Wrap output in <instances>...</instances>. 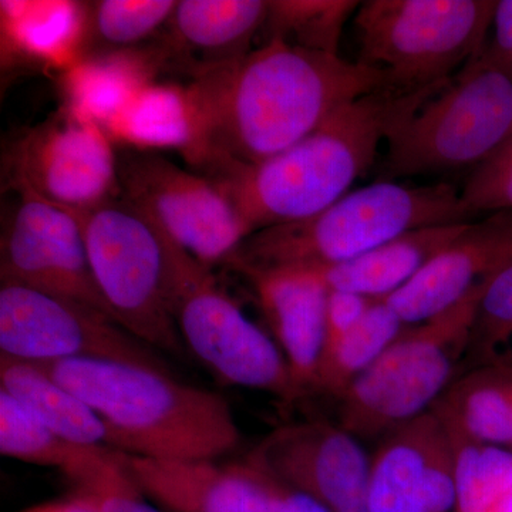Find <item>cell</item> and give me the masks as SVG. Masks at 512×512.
I'll list each match as a JSON object with an SVG mask.
<instances>
[{
    "label": "cell",
    "instance_id": "37",
    "mask_svg": "<svg viewBox=\"0 0 512 512\" xmlns=\"http://www.w3.org/2000/svg\"><path fill=\"white\" fill-rule=\"evenodd\" d=\"M510 450H512V419H511V436H510Z\"/></svg>",
    "mask_w": 512,
    "mask_h": 512
},
{
    "label": "cell",
    "instance_id": "19",
    "mask_svg": "<svg viewBox=\"0 0 512 512\" xmlns=\"http://www.w3.org/2000/svg\"><path fill=\"white\" fill-rule=\"evenodd\" d=\"M467 224L416 229L350 261L309 271L315 272L329 291L352 292L384 301L409 284Z\"/></svg>",
    "mask_w": 512,
    "mask_h": 512
},
{
    "label": "cell",
    "instance_id": "17",
    "mask_svg": "<svg viewBox=\"0 0 512 512\" xmlns=\"http://www.w3.org/2000/svg\"><path fill=\"white\" fill-rule=\"evenodd\" d=\"M128 473L167 512H276L268 477L249 461L150 460L123 453Z\"/></svg>",
    "mask_w": 512,
    "mask_h": 512
},
{
    "label": "cell",
    "instance_id": "3",
    "mask_svg": "<svg viewBox=\"0 0 512 512\" xmlns=\"http://www.w3.org/2000/svg\"><path fill=\"white\" fill-rule=\"evenodd\" d=\"M36 365L99 414L114 450L150 460L217 461L241 443L227 400L173 372L97 359Z\"/></svg>",
    "mask_w": 512,
    "mask_h": 512
},
{
    "label": "cell",
    "instance_id": "16",
    "mask_svg": "<svg viewBox=\"0 0 512 512\" xmlns=\"http://www.w3.org/2000/svg\"><path fill=\"white\" fill-rule=\"evenodd\" d=\"M254 289L266 322L302 397L315 394L325 348L329 289L299 268H232Z\"/></svg>",
    "mask_w": 512,
    "mask_h": 512
},
{
    "label": "cell",
    "instance_id": "22",
    "mask_svg": "<svg viewBox=\"0 0 512 512\" xmlns=\"http://www.w3.org/2000/svg\"><path fill=\"white\" fill-rule=\"evenodd\" d=\"M430 410L451 439L510 447L512 379L500 366L458 376Z\"/></svg>",
    "mask_w": 512,
    "mask_h": 512
},
{
    "label": "cell",
    "instance_id": "5",
    "mask_svg": "<svg viewBox=\"0 0 512 512\" xmlns=\"http://www.w3.org/2000/svg\"><path fill=\"white\" fill-rule=\"evenodd\" d=\"M490 281L446 312L407 326L343 394L339 426L357 440H380L429 412L461 375L478 305Z\"/></svg>",
    "mask_w": 512,
    "mask_h": 512
},
{
    "label": "cell",
    "instance_id": "21",
    "mask_svg": "<svg viewBox=\"0 0 512 512\" xmlns=\"http://www.w3.org/2000/svg\"><path fill=\"white\" fill-rule=\"evenodd\" d=\"M437 424L439 419L429 410L380 439L370 458L367 512H426L424 476Z\"/></svg>",
    "mask_w": 512,
    "mask_h": 512
},
{
    "label": "cell",
    "instance_id": "11",
    "mask_svg": "<svg viewBox=\"0 0 512 512\" xmlns=\"http://www.w3.org/2000/svg\"><path fill=\"white\" fill-rule=\"evenodd\" d=\"M0 355L32 363L113 360L171 372L156 349L104 313L12 282H0Z\"/></svg>",
    "mask_w": 512,
    "mask_h": 512
},
{
    "label": "cell",
    "instance_id": "14",
    "mask_svg": "<svg viewBox=\"0 0 512 512\" xmlns=\"http://www.w3.org/2000/svg\"><path fill=\"white\" fill-rule=\"evenodd\" d=\"M245 460L332 512H367L370 458L355 436L332 421L278 427Z\"/></svg>",
    "mask_w": 512,
    "mask_h": 512
},
{
    "label": "cell",
    "instance_id": "23",
    "mask_svg": "<svg viewBox=\"0 0 512 512\" xmlns=\"http://www.w3.org/2000/svg\"><path fill=\"white\" fill-rule=\"evenodd\" d=\"M110 450L79 446L62 439L10 394L0 390V454L3 457L57 468L74 483L100 464Z\"/></svg>",
    "mask_w": 512,
    "mask_h": 512
},
{
    "label": "cell",
    "instance_id": "29",
    "mask_svg": "<svg viewBox=\"0 0 512 512\" xmlns=\"http://www.w3.org/2000/svg\"><path fill=\"white\" fill-rule=\"evenodd\" d=\"M72 484L74 493L89 498L99 512H165L147 500L148 495L128 473L123 454L114 448L100 464Z\"/></svg>",
    "mask_w": 512,
    "mask_h": 512
},
{
    "label": "cell",
    "instance_id": "7",
    "mask_svg": "<svg viewBox=\"0 0 512 512\" xmlns=\"http://www.w3.org/2000/svg\"><path fill=\"white\" fill-rule=\"evenodd\" d=\"M495 8L493 0H366L353 16L359 62L402 92L450 82L483 52Z\"/></svg>",
    "mask_w": 512,
    "mask_h": 512
},
{
    "label": "cell",
    "instance_id": "15",
    "mask_svg": "<svg viewBox=\"0 0 512 512\" xmlns=\"http://www.w3.org/2000/svg\"><path fill=\"white\" fill-rule=\"evenodd\" d=\"M512 264V212H497L464 231L384 302L406 326L446 312Z\"/></svg>",
    "mask_w": 512,
    "mask_h": 512
},
{
    "label": "cell",
    "instance_id": "13",
    "mask_svg": "<svg viewBox=\"0 0 512 512\" xmlns=\"http://www.w3.org/2000/svg\"><path fill=\"white\" fill-rule=\"evenodd\" d=\"M12 185L73 212L120 197L117 154L89 121L62 116L30 130L10 153Z\"/></svg>",
    "mask_w": 512,
    "mask_h": 512
},
{
    "label": "cell",
    "instance_id": "32",
    "mask_svg": "<svg viewBox=\"0 0 512 512\" xmlns=\"http://www.w3.org/2000/svg\"><path fill=\"white\" fill-rule=\"evenodd\" d=\"M493 29V39L477 57L512 80V0L497 2Z\"/></svg>",
    "mask_w": 512,
    "mask_h": 512
},
{
    "label": "cell",
    "instance_id": "8",
    "mask_svg": "<svg viewBox=\"0 0 512 512\" xmlns=\"http://www.w3.org/2000/svg\"><path fill=\"white\" fill-rule=\"evenodd\" d=\"M512 136V80L478 57L387 140L380 181L471 171Z\"/></svg>",
    "mask_w": 512,
    "mask_h": 512
},
{
    "label": "cell",
    "instance_id": "27",
    "mask_svg": "<svg viewBox=\"0 0 512 512\" xmlns=\"http://www.w3.org/2000/svg\"><path fill=\"white\" fill-rule=\"evenodd\" d=\"M451 441L456 458V512L493 511L512 493V450L473 441Z\"/></svg>",
    "mask_w": 512,
    "mask_h": 512
},
{
    "label": "cell",
    "instance_id": "38",
    "mask_svg": "<svg viewBox=\"0 0 512 512\" xmlns=\"http://www.w3.org/2000/svg\"><path fill=\"white\" fill-rule=\"evenodd\" d=\"M165 512H167V511H165Z\"/></svg>",
    "mask_w": 512,
    "mask_h": 512
},
{
    "label": "cell",
    "instance_id": "1",
    "mask_svg": "<svg viewBox=\"0 0 512 512\" xmlns=\"http://www.w3.org/2000/svg\"><path fill=\"white\" fill-rule=\"evenodd\" d=\"M382 87L389 82L375 67L269 39L194 77L184 96L185 153L195 168L262 163L309 136L340 107Z\"/></svg>",
    "mask_w": 512,
    "mask_h": 512
},
{
    "label": "cell",
    "instance_id": "18",
    "mask_svg": "<svg viewBox=\"0 0 512 512\" xmlns=\"http://www.w3.org/2000/svg\"><path fill=\"white\" fill-rule=\"evenodd\" d=\"M268 12L264 0H178L167 25L171 45L201 76L248 55Z\"/></svg>",
    "mask_w": 512,
    "mask_h": 512
},
{
    "label": "cell",
    "instance_id": "25",
    "mask_svg": "<svg viewBox=\"0 0 512 512\" xmlns=\"http://www.w3.org/2000/svg\"><path fill=\"white\" fill-rule=\"evenodd\" d=\"M175 0H99L87 5L83 50L87 55L120 52L143 43L170 22Z\"/></svg>",
    "mask_w": 512,
    "mask_h": 512
},
{
    "label": "cell",
    "instance_id": "34",
    "mask_svg": "<svg viewBox=\"0 0 512 512\" xmlns=\"http://www.w3.org/2000/svg\"><path fill=\"white\" fill-rule=\"evenodd\" d=\"M20 512H99L89 498L74 493L63 500L49 501Z\"/></svg>",
    "mask_w": 512,
    "mask_h": 512
},
{
    "label": "cell",
    "instance_id": "9",
    "mask_svg": "<svg viewBox=\"0 0 512 512\" xmlns=\"http://www.w3.org/2000/svg\"><path fill=\"white\" fill-rule=\"evenodd\" d=\"M167 241L171 306L185 349L227 386L269 393L285 404L302 400L275 340L247 318L210 266L168 235Z\"/></svg>",
    "mask_w": 512,
    "mask_h": 512
},
{
    "label": "cell",
    "instance_id": "36",
    "mask_svg": "<svg viewBox=\"0 0 512 512\" xmlns=\"http://www.w3.org/2000/svg\"><path fill=\"white\" fill-rule=\"evenodd\" d=\"M501 369L504 370L505 373H507L508 376L511 377L512 379V365H503V366H500Z\"/></svg>",
    "mask_w": 512,
    "mask_h": 512
},
{
    "label": "cell",
    "instance_id": "2",
    "mask_svg": "<svg viewBox=\"0 0 512 512\" xmlns=\"http://www.w3.org/2000/svg\"><path fill=\"white\" fill-rule=\"evenodd\" d=\"M450 82L413 93L382 87L340 107L278 156L254 165L205 164L197 173L227 195L251 235L306 220L348 194L383 141Z\"/></svg>",
    "mask_w": 512,
    "mask_h": 512
},
{
    "label": "cell",
    "instance_id": "31",
    "mask_svg": "<svg viewBox=\"0 0 512 512\" xmlns=\"http://www.w3.org/2000/svg\"><path fill=\"white\" fill-rule=\"evenodd\" d=\"M375 302V299L357 293L329 291L323 353L328 352L349 335L359 325L360 320L365 318L367 311Z\"/></svg>",
    "mask_w": 512,
    "mask_h": 512
},
{
    "label": "cell",
    "instance_id": "26",
    "mask_svg": "<svg viewBox=\"0 0 512 512\" xmlns=\"http://www.w3.org/2000/svg\"><path fill=\"white\" fill-rule=\"evenodd\" d=\"M359 6L356 0L269 2L265 28L269 29V39H281L313 52L339 55L343 29Z\"/></svg>",
    "mask_w": 512,
    "mask_h": 512
},
{
    "label": "cell",
    "instance_id": "28",
    "mask_svg": "<svg viewBox=\"0 0 512 512\" xmlns=\"http://www.w3.org/2000/svg\"><path fill=\"white\" fill-rule=\"evenodd\" d=\"M511 360L512 264L494 276L485 289L461 375L477 367L508 365Z\"/></svg>",
    "mask_w": 512,
    "mask_h": 512
},
{
    "label": "cell",
    "instance_id": "24",
    "mask_svg": "<svg viewBox=\"0 0 512 512\" xmlns=\"http://www.w3.org/2000/svg\"><path fill=\"white\" fill-rule=\"evenodd\" d=\"M407 326L384 301H376L349 335L320 360L315 394L339 402L357 377L399 339Z\"/></svg>",
    "mask_w": 512,
    "mask_h": 512
},
{
    "label": "cell",
    "instance_id": "6",
    "mask_svg": "<svg viewBox=\"0 0 512 512\" xmlns=\"http://www.w3.org/2000/svg\"><path fill=\"white\" fill-rule=\"evenodd\" d=\"M73 214L114 320L153 349L187 355L171 306L170 251L163 229L121 195Z\"/></svg>",
    "mask_w": 512,
    "mask_h": 512
},
{
    "label": "cell",
    "instance_id": "12",
    "mask_svg": "<svg viewBox=\"0 0 512 512\" xmlns=\"http://www.w3.org/2000/svg\"><path fill=\"white\" fill-rule=\"evenodd\" d=\"M10 188L15 197L3 208L0 282L70 299L114 320L94 281L82 228L73 212L29 188Z\"/></svg>",
    "mask_w": 512,
    "mask_h": 512
},
{
    "label": "cell",
    "instance_id": "10",
    "mask_svg": "<svg viewBox=\"0 0 512 512\" xmlns=\"http://www.w3.org/2000/svg\"><path fill=\"white\" fill-rule=\"evenodd\" d=\"M117 171L121 197L201 264H227L251 235L214 181L157 151L121 150Z\"/></svg>",
    "mask_w": 512,
    "mask_h": 512
},
{
    "label": "cell",
    "instance_id": "30",
    "mask_svg": "<svg viewBox=\"0 0 512 512\" xmlns=\"http://www.w3.org/2000/svg\"><path fill=\"white\" fill-rule=\"evenodd\" d=\"M460 200L470 218L512 212V136L471 171Z\"/></svg>",
    "mask_w": 512,
    "mask_h": 512
},
{
    "label": "cell",
    "instance_id": "4",
    "mask_svg": "<svg viewBox=\"0 0 512 512\" xmlns=\"http://www.w3.org/2000/svg\"><path fill=\"white\" fill-rule=\"evenodd\" d=\"M470 220L453 185L410 187L377 181L348 192L306 220L249 235L225 266L323 268L350 261L416 229Z\"/></svg>",
    "mask_w": 512,
    "mask_h": 512
},
{
    "label": "cell",
    "instance_id": "20",
    "mask_svg": "<svg viewBox=\"0 0 512 512\" xmlns=\"http://www.w3.org/2000/svg\"><path fill=\"white\" fill-rule=\"evenodd\" d=\"M0 390L62 439L111 448L110 431L99 414L36 363L0 355Z\"/></svg>",
    "mask_w": 512,
    "mask_h": 512
},
{
    "label": "cell",
    "instance_id": "35",
    "mask_svg": "<svg viewBox=\"0 0 512 512\" xmlns=\"http://www.w3.org/2000/svg\"><path fill=\"white\" fill-rule=\"evenodd\" d=\"M491 512H512V493L508 494L504 500H501Z\"/></svg>",
    "mask_w": 512,
    "mask_h": 512
},
{
    "label": "cell",
    "instance_id": "33",
    "mask_svg": "<svg viewBox=\"0 0 512 512\" xmlns=\"http://www.w3.org/2000/svg\"><path fill=\"white\" fill-rule=\"evenodd\" d=\"M264 471V470H262ZM265 473V471H264ZM268 477L269 488H271L272 498H274L276 512H332L325 505L320 504L315 498L293 490L288 485L279 483L274 477Z\"/></svg>",
    "mask_w": 512,
    "mask_h": 512
}]
</instances>
